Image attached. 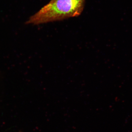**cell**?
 Segmentation results:
<instances>
[{"label": "cell", "instance_id": "obj_1", "mask_svg": "<svg viewBox=\"0 0 132 132\" xmlns=\"http://www.w3.org/2000/svg\"><path fill=\"white\" fill-rule=\"evenodd\" d=\"M85 0H51L26 24L38 25L78 16L82 12Z\"/></svg>", "mask_w": 132, "mask_h": 132}]
</instances>
